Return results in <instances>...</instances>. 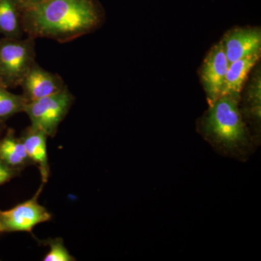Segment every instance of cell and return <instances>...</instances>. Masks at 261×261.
<instances>
[{
	"instance_id": "obj_3",
	"label": "cell",
	"mask_w": 261,
	"mask_h": 261,
	"mask_svg": "<svg viewBox=\"0 0 261 261\" xmlns=\"http://www.w3.org/2000/svg\"><path fill=\"white\" fill-rule=\"evenodd\" d=\"M34 39H0V85L9 88L20 85L35 63Z\"/></svg>"
},
{
	"instance_id": "obj_5",
	"label": "cell",
	"mask_w": 261,
	"mask_h": 261,
	"mask_svg": "<svg viewBox=\"0 0 261 261\" xmlns=\"http://www.w3.org/2000/svg\"><path fill=\"white\" fill-rule=\"evenodd\" d=\"M42 189V185L30 200L18 204L10 210H0V233L15 231L32 233L34 226L50 221V213L38 202Z\"/></svg>"
},
{
	"instance_id": "obj_10",
	"label": "cell",
	"mask_w": 261,
	"mask_h": 261,
	"mask_svg": "<svg viewBox=\"0 0 261 261\" xmlns=\"http://www.w3.org/2000/svg\"><path fill=\"white\" fill-rule=\"evenodd\" d=\"M260 58V53H258L229 63L221 95L241 96L249 74Z\"/></svg>"
},
{
	"instance_id": "obj_8",
	"label": "cell",
	"mask_w": 261,
	"mask_h": 261,
	"mask_svg": "<svg viewBox=\"0 0 261 261\" xmlns=\"http://www.w3.org/2000/svg\"><path fill=\"white\" fill-rule=\"evenodd\" d=\"M20 86L27 103L58 93L66 87L61 76L43 69L36 63L23 77Z\"/></svg>"
},
{
	"instance_id": "obj_13",
	"label": "cell",
	"mask_w": 261,
	"mask_h": 261,
	"mask_svg": "<svg viewBox=\"0 0 261 261\" xmlns=\"http://www.w3.org/2000/svg\"><path fill=\"white\" fill-rule=\"evenodd\" d=\"M242 114L245 115L250 124L254 125L258 132L261 118V73L257 67L245 89L243 99Z\"/></svg>"
},
{
	"instance_id": "obj_7",
	"label": "cell",
	"mask_w": 261,
	"mask_h": 261,
	"mask_svg": "<svg viewBox=\"0 0 261 261\" xmlns=\"http://www.w3.org/2000/svg\"><path fill=\"white\" fill-rule=\"evenodd\" d=\"M228 63L261 53V30L258 27H234L220 41Z\"/></svg>"
},
{
	"instance_id": "obj_1",
	"label": "cell",
	"mask_w": 261,
	"mask_h": 261,
	"mask_svg": "<svg viewBox=\"0 0 261 261\" xmlns=\"http://www.w3.org/2000/svg\"><path fill=\"white\" fill-rule=\"evenodd\" d=\"M21 4L23 32L29 37L67 42L94 30L102 13L94 0H44Z\"/></svg>"
},
{
	"instance_id": "obj_6",
	"label": "cell",
	"mask_w": 261,
	"mask_h": 261,
	"mask_svg": "<svg viewBox=\"0 0 261 261\" xmlns=\"http://www.w3.org/2000/svg\"><path fill=\"white\" fill-rule=\"evenodd\" d=\"M228 65L221 42L214 44L206 55L199 71L209 106L221 95Z\"/></svg>"
},
{
	"instance_id": "obj_9",
	"label": "cell",
	"mask_w": 261,
	"mask_h": 261,
	"mask_svg": "<svg viewBox=\"0 0 261 261\" xmlns=\"http://www.w3.org/2000/svg\"><path fill=\"white\" fill-rule=\"evenodd\" d=\"M47 135L42 130L29 126L20 137L32 164L37 165L40 171L42 183H47L49 176L48 161Z\"/></svg>"
},
{
	"instance_id": "obj_11",
	"label": "cell",
	"mask_w": 261,
	"mask_h": 261,
	"mask_svg": "<svg viewBox=\"0 0 261 261\" xmlns=\"http://www.w3.org/2000/svg\"><path fill=\"white\" fill-rule=\"evenodd\" d=\"M0 159L7 166L19 172L32 164L23 142L12 129L8 130L5 137L0 140Z\"/></svg>"
},
{
	"instance_id": "obj_2",
	"label": "cell",
	"mask_w": 261,
	"mask_h": 261,
	"mask_svg": "<svg viewBox=\"0 0 261 261\" xmlns=\"http://www.w3.org/2000/svg\"><path fill=\"white\" fill-rule=\"evenodd\" d=\"M241 96L221 95L201 118L199 130L220 153L247 159L252 151V136L240 108Z\"/></svg>"
},
{
	"instance_id": "obj_4",
	"label": "cell",
	"mask_w": 261,
	"mask_h": 261,
	"mask_svg": "<svg viewBox=\"0 0 261 261\" xmlns=\"http://www.w3.org/2000/svg\"><path fill=\"white\" fill-rule=\"evenodd\" d=\"M74 101L73 94L65 87L61 92L25 104L23 112L30 119L31 126L54 137Z\"/></svg>"
},
{
	"instance_id": "obj_14",
	"label": "cell",
	"mask_w": 261,
	"mask_h": 261,
	"mask_svg": "<svg viewBox=\"0 0 261 261\" xmlns=\"http://www.w3.org/2000/svg\"><path fill=\"white\" fill-rule=\"evenodd\" d=\"M27 103L23 95L11 93L0 85V121H6L17 113L23 112Z\"/></svg>"
},
{
	"instance_id": "obj_17",
	"label": "cell",
	"mask_w": 261,
	"mask_h": 261,
	"mask_svg": "<svg viewBox=\"0 0 261 261\" xmlns=\"http://www.w3.org/2000/svg\"><path fill=\"white\" fill-rule=\"evenodd\" d=\"M44 1V0H20L22 4L32 5L37 4V3H41V2Z\"/></svg>"
},
{
	"instance_id": "obj_15",
	"label": "cell",
	"mask_w": 261,
	"mask_h": 261,
	"mask_svg": "<svg viewBox=\"0 0 261 261\" xmlns=\"http://www.w3.org/2000/svg\"><path fill=\"white\" fill-rule=\"evenodd\" d=\"M44 243V245L49 247V251L44 257V261H75L76 260L67 250L63 240L61 238L49 239Z\"/></svg>"
},
{
	"instance_id": "obj_12",
	"label": "cell",
	"mask_w": 261,
	"mask_h": 261,
	"mask_svg": "<svg viewBox=\"0 0 261 261\" xmlns=\"http://www.w3.org/2000/svg\"><path fill=\"white\" fill-rule=\"evenodd\" d=\"M23 33L20 0H0V36L21 39Z\"/></svg>"
},
{
	"instance_id": "obj_16",
	"label": "cell",
	"mask_w": 261,
	"mask_h": 261,
	"mask_svg": "<svg viewBox=\"0 0 261 261\" xmlns=\"http://www.w3.org/2000/svg\"><path fill=\"white\" fill-rule=\"evenodd\" d=\"M19 171L10 168L0 159V186L18 176Z\"/></svg>"
}]
</instances>
